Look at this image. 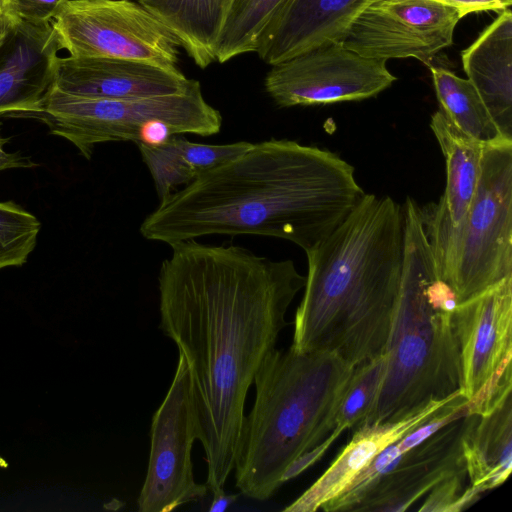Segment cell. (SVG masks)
Wrapping results in <instances>:
<instances>
[{
  "instance_id": "10",
  "label": "cell",
  "mask_w": 512,
  "mask_h": 512,
  "mask_svg": "<svg viewBox=\"0 0 512 512\" xmlns=\"http://www.w3.org/2000/svg\"><path fill=\"white\" fill-rule=\"evenodd\" d=\"M386 62L361 56L337 41L272 65L264 85L283 108L361 101L397 80Z\"/></svg>"
},
{
  "instance_id": "26",
  "label": "cell",
  "mask_w": 512,
  "mask_h": 512,
  "mask_svg": "<svg viewBox=\"0 0 512 512\" xmlns=\"http://www.w3.org/2000/svg\"><path fill=\"white\" fill-rule=\"evenodd\" d=\"M40 229L35 215L13 201L0 202V270L27 262Z\"/></svg>"
},
{
  "instance_id": "29",
  "label": "cell",
  "mask_w": 512,
  "mask_h": 512,
  "mask_svg": "<svg viewBox=\"0 0 512 512\" xmlns=\"http://www.w3.org/2000/svg\"><path fill=\"white\" fill-rule=\"evenodd\" d=\"M343 431L340 428H335L324 441L295 459L285 470L281 479L282 484L295 478L316 463Z\"/></svg>"
},
{
  "instance_id": "28",
  "label": "cell",
  "mask_w": 512,
  "mask_h": 512,
  "mask_svg": "<svg viewBox=\"0 0 512 512\" xmlns=\"http://www.w3.org/2000/svg\"><path fill=\"white\" fill-rule=\"evenodd\" d=\"M16 15L33 23L50 22L66 0H10Z\"/></svg>"
},
{
  "instance_id": "24",
  "label": "cell",
  "mask_w": 512,
  "mask_h": 512,
  "mask_svg": "<svg viewBox=\"0 0 512 512\" xmlns=\"http://www.w3.org/2000/svg\"><path fill=\"white\" fill-rule=\"evenodd\" d=\"M286 0H232L223 24L216 60L227 62L256 52L260 38Z\"/></svg>"
},
{
  "instance_id": "30",
  "label": "cell",
  "mask_w": 512,
  "mask_h": 512,
  "mask_svg": "<svg viewBox=\"0 0 512 512\" xmlns=\"http://www.w3.org/2000/svg\"><path fill=\"white\" fill-rule=\"evenodd\" d=\"M442 2L456 8L460 17L463 18L479 11L502 12L510 8L512 0H442Z\"/></svg>"
},
{
  "instance_id": "15",
  "label": "cell",
  "mask_w": 512,
  "mask_h": 512,
  "mask_svg": "<svg viewBox=\"0 0 512 512\" xmlns=\"http://www.w3.org/2000/svg\"><path fill=\"white\" fill-rule=\"evenodd\" d=\"M192 80L178 68L111 57L59 58L55 88L72 95L126 99L175 94Z\"/></svg>"
},
{
  "instance_id": "17",
  "label": "cell",
  "mask_w": 512,
  "mask_h": 512,
  "mask_svg": "<svg viewBox=\"0 0 512 512\" xmlns=\"http://www.w3.org/2000/svg\"><path fill=\"white\" fill-rule=\"evenodd\" d=\"M461 391L431 400L394 420L362 424L330 467L301 496L287 506L286 512H314L341 494L355 476L386 447L429 419Z\"/></svg>"
},
{
  "instance_id": "23",
  "label": "cell",
  "mask_w": 512,
  "mask_h": 512,
  "mask_svg": "<svg viewBox=\"0 0 512 512\" xmlns=\"http://www.w3.org/2000/svg\"><path fill=\"white\" fill-rule=\"evenodd\" d=\"M430 71L440 109L453 125L482 143L506 138L467 79L439 66L430 65Z\"/></svg>"
},
{
  "instance_id": "5",
  "label": "cell",
  "mask_w": 512,
  "mask_h": 512,
  "mask_svg": "<svg viewBox=\"0 0 512 512\" xmlns=\"http://www.w3.org/2000/svg\"><path fill=\"white\" fill-rule=\"evenodd\" d=\"M403 215V270L385 350L387 369L377 403L363 424L398 419L431 400L450 396L460 387L454 310L429 289L437 275L434 256L420 205L409 196Z\"/></svg>"
},
{
  "instance_id": "7",
  "label": "cell",
  "mask_w": 512,
  "mask_h": 512,
  "mask_svg": "<svg viewBox=\"0 0 512 512\" xmlns=\"http://www.w3.org/2000/svg\"><path fill=\"white\" fill-rule=\"evenodd\" d=\"M22 118L42 122L50 134L71 142L88 160L100 143L138 144L154 121L165 122L175 135L212 136L222 126L220 112L205 100L196 80L175 94L126 99L83 97L54 87L37 111Z\"/></svg>"
},
{
  "instance_id": "12",
  "label": "cell",
  "mask_w": 512,
  "mask_h": 512,
  "mask_svg": "<svg viewBox=\"0 0 512 512\" xmlns=\"http://www.w3.org/2000/svg\"><path fill=\"white\" fill-rule=\"evenodd\" d=\"M459 390L469 401L511 365L512 276L458 303L453 314Z\"/></svg>"
},
{
  "instance_id": "3",
  "label": "cell",
  "mask_w": 512,
  "mask_h": 512,
  "mask_svg": "<svg viewBox=\"0 0 512 512\" xmlns=\"http://www.w3.org/2000/svg\"><path fill=\"white\" fill-rule=\"evenodd\" d=\"M305 253L308 271L290 348L333 353L353 366L384 353L402 278L403 206L365 193Z\"/></svg>"
},
{
  "instance_id": "25",
  "label": "cell",
  "mask_w": 512,
  "mask_h": 512,
  "mask_svg": "<svg viewBox=\"0 0 512 512\" xmlns=\"http://www.w3.org/2000/svg\"><path fill=\"white\" fill-rule=\"evenodd\" d=\"M386 369V352L354 366L335 413V428L346 430L368 419L379 398Z\"/></svg>"
},
{
  "instance_id": "1",
  "label": "cell",
  "mask_w": 512,
  "mask_h": 512,
  "mask_svg": "<svg viewBox=\"0 0 512 512\" xmlns=\"http://www.w3.org/2000/svg\"><path fill=\"white\" fill-rule=\"evenodd\" d=\"M171 248L158 276L160 329L188 364L206 486L215 492L234 469L248 390L305 276L292 260L239 246L188 240Z\"/></svg>"
},
{
  "instance_id": "33",
  "label": "cell",
  "mask_w": 512,
  "mask_h": 512,
  "mask_svg": "<svg viewBox=\"0 0 512 512\" xmlns=\"http://www.w3.org/2000/svg\"><path fill=\"white\" fill-rule=\"evenodd\" d=\"M212 493L213 500L209 507L210 512L225 511L237 499V495L226 494L224 489H220Z\"/></svg>"
},
{
  "instance_id": "19",
  "label": "cell",
  "mask_w": 512,
  "mask_h": 512,
  "mask_svg": "<svg viewBox=\"0 0 512 512\" xmlns=\"http://www.w3.org/2000/svg\"><path fill=\"white\" fill-rule=\"evenodd\" d=\"M472 415L462 439L470 484L482 492L501 485L512 469L511 395L483 415Z\"/></svg>"
},
{
  "instance_id": "4",
  "label": "cell",
  "mask_w": 512,
  "mask_h": 512,
  "mask_svg": "<svg viewBox=\"0 0 512 512\" xmlns=\"http://www.w3.org/2000/svg\"><path fill=\"white\" fill-rule=\"evenodd\" d=\"M354 366L328 352L273 349L255 377V401L244 416L235 458L236 486L267 500L289 465L324 441Z\"/></svg>"
},
{
  "instance_id": "16",
  "label": "cell",
  "mask_w": 512,
  "mask_h": 512,
  "mask_svg": "<svg viewBox=\"0 0 512 512\" xmlns=\"http://www.w3.org/2000/svg\"><path fill=\"white\" fill-rule=\"evenodd\" d=\"M376 0H286L263 32L256 53L275 65L340 41L351 23Z\"/></svg>"
},
{
  "instance_id": "2",
  "label": "cell",
  "mask_w": 512,
  "mask_h": 512,
  "mask_svg": "<svg viewBox=\"0 0 512 512\" xmlns=\"http://www.w3.org/2000/svg\"><path fill=\"white\" fill-rule=\"evenodd\" d=\"M365 192L336 153L293 140L252 144L160 199L141 235L173 245L209 235H258L305 252L334 231Z\"/></svg>"
},
{
  "instance_id": "31",
  "label": "cell",
  "mask_w": 512,
  "mask_h": 512,
  "mask_svg": "<svg viewBox=\"0 0 512 512\" xmlns=\"http://www.w3.org/2000/svg\"><path fill=\"white\" fill-rule=\"evenodd\" d=\"M9 140V138L2 136V123L0 122V172L12 168H34L39 166L29 156H25L21 152H6L4 146Z\"/></svg>"
},
{
  "instance_id": "20",
  "label": "cell",
  "mask_w": 512,
  "mask_h": 512,
  "mask_svg": "<svg viewBox=\"0 0 512 512\" xmlns=\"http://www.w3.org/2000/svg\"><path fill=\"white\" fill-rule=\"evenodd\" d=\"M445 159L446 186L435 211L450 225L456 226L465 217L474 198L480 175L482 150L485 143L460 131L439 109L430 122Z\"/></svg>"
},
{
  "instance_id": "21",
  "label": "cell",
  "mask_w": 512,
  "mask_h": 512,
  "mask_svg": "<svg viewBox=\"0 0 512 512\" xmlns=\"http://www.w3.org/2000/svg\"><path fill=\"white\" fill-rule=\"evenodd\" d=\"M137 145L153 178L157 195L162 199L177 186L187 185L205 171L238 156L252 143L201 144L172 135L157 146Z\"/></svg>"
},
{
  "instance_id": "14",
  "label": "cell",
  "mask_w": 512,
  "mask_h": 512,
  "mask_svg": "<svg viewBox=\"0 0 512 512\" xmlns=\"http://www.w3.org/2000/svg\"><path fill=\"white\" fill-rule=\"evenodd\" d=\"M60 46L51 21L21 20L0 40V116L37 111L55 86Z\"/></svg>"
},
{
  "instance_id": "9",
  "label": "cell",
  "mask_w": 512,
  "mask_h": 512,
  "mask_svg": "<svg viewBox=\"0 0 512 512\" xmlns=\"http://www.w3.org/2000/svg\"><path fill=\"white\" fill-rule=\"evenodd\" d=\"M150 455L138 497L141 512H170L203 498L207 486L194 480L191 451L198 419L188 364L179 354L169 390L152 417Z\"/></svg>"
},
{
  "instance_id": "34",
  "label": "cell",
  "mask_w": 512,
  "mask_h": 512,
  "mask_svg": "<svg viewBox=\"0 0 512 512\" xmlns=\"http://www.w3.org/2000/svg\"><path fill=\"white\" fill-rule=\"evenodd\" d=\"M440 1H442V0H440Z\"/></svg>"
},
{
  "instance_id": "27",
  "label": "cell",
  "mask_w": 512,
  "mask_h": 512,
  "mask_svg": "<svg viewBox=\"0 0 512 512\" xmlns=\"http://www.w3.org/2000/svg\"><path fill=\"white\" fill-rule=\"evenodd\" d=\"M467 477V471L463 469L441 481L429 491L418 511L458 512L472 505L483 492L471 484L466 487Z\"/></svg>"
},
{
  "instance_id": "32",
  "label": "cell",
  "mask_w": 512,
  "mask_h": 512,
  "mask_svg": "<svg viewBox=\"0 0 512 512\" xmlns=\"http://www.w3.org/2000/svg\"><path fill=\"white\" fill-rule=\"evenodd\" d=\"M21 19L16 15L10 0H0V40L18 24Z\"/></svg>"
},
{
  "instance_id": "18",
  "label": "cell",
  "mask_w": 512,
  "mask_h": 512,
  "mask_svg": "<svg viewBox=\"0 0 512 512\" xmlns=\"http://www.w3.org/2000/svg\"><path fill=\"white\" fill-rule=\"evenodd\" d=\"M473 85L500 133L512 139V13L499 16L461 53Z\"/></svg>"
},
{
  "instance_id": "13",
  "label": "cell",
  "mask_w": 512,
  "mask_h": 512,
  "mask_svg": "<svg viewBox=\"0 0 512 512\" xmlns=\"http://www.w3.org/2000/svg\"><path fill=\"white\" fill-rule=\"evenodd\" d=\"M471 420L467 415L451 422L400 456L369 486L353 511H406L441 481L466 469L462 439Z\"/></svg>"
},
{
  "instance_id": "8",
  "label": "cell",
  "mask_w": 512,
  "mask_h": 512,
  "mask_svg": "<svg viewBox=\"0 0 512 512\" xmlns=\"http://www.w3.org/2000/svg\"><path fill=\"white\" fill-rule=\"evenodd\" d=\"M72 57H111L177 68L180 43L133 0H66L51 20Z\"/></svg>"
},
{
  "instance_id": "22",
  "label": "cell",
  "mask_w": 512,
  "mask_h": 512,
  "mask_svg": "<svg viewBox=\"0 0 512 512\" xmlns=\"http://www.w3.org/2000/svg\"><path fill=\"white\" fill-rule=\"evenodd\" d=\"M177 38L201 69L216 61V47L232 0H136Z\"/></svg>"
},
{
  "instance_id": "6",
  "label": "cell",
  "mask_w": 512,
  "mask_h": 512,
  "mask_svg": "<svg viewBox=\"0 0 512 512\" xmlns=\"http://www.w3.org/2000/svg\"><path fill=\"white\" fill-rule=\"evenodd\" d=\"M437 276L463 302L512 276V139L485 143L474 198L450 225L432 203L420 206Z\"/></svg>"
},
{
  "instance_id": "11",
  "label": "cell",
  "mask_w": 512,
  "mask_h": 512,
  "mask_svg": "<svg viewBox=\"0 0 512 512\" xmlns=\"http://www.w3.org/2000/svg\"><path fill=\"white\" fill-rule=\"evenodd\" d=\"M461 19L440 0H376L351 23L340 42L367 58H416L427 65L450 46Z\"/></svg>"
}]
</instances>
